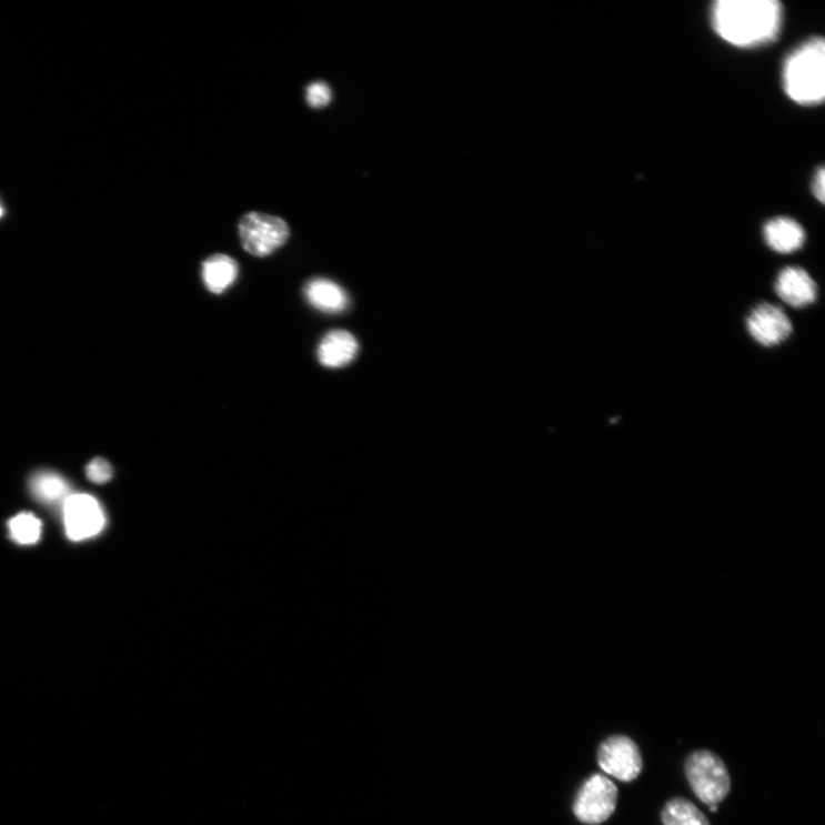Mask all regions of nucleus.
Listing matches in <instances>:
<instances>
[{
    "label": "nucleus",
    "instance_id": "obj_5",
    "mask_svg": "<svg viewBox=\"0 0 825 825\" xmlns=\"http://www.w3.org/2000/svg\"><path fill=\"white\" fill-rule=\"evenodd\" d=\"M618 788L612 779L595 774L580 788L573 813L584 824L597 825L612 816L617 807Z\"/></svg>",
    "mask_w": 825,
    "mask_h": 825
},
{
    "label": "nucleus",
    "instance_id": "obj_4",
    "mask_svg": "<svg viewBox=\"0 0 825 825\" xmlns=\"http://www.w3.org/2000/svg\"><path fill=\"white\" fill-rule=\"evenodd\" d=\"M242 247L250 255L266 258L290 239V227L282 219L261 212L244 214L239 224Z\"/></svg>",
    "mask_w": 825,
    "mask_h": 825
},
{
    "label": "nucleus",
    "instance_id": "obj_21",
    "mask_svg": "<svg viewBox=\"0 0 825 825\" xmlns=\"http://www.w3.org/2000/svg\"><path fill=\"white\" fill-rule=\"evenodd\" d=\"M3 214H4V209L2 208V205H0V219L3 218Z\"/></svg>",
    "mask_w": 825,
    "mask_h": 825
},
{
    "label": "nucleus",
    "instance_id": "obj_17",
    "mask_svg": "<svg viewBox=\"0 0 825 825\" xmlns=\"http://www.w3.org/2000/svg\"><path fill=\"white\" fill-rule=\"evenodd\" d=\"M306 100L312 109H322L332 100V90L325 82H314L308 87Z\"/></svg>",
    "mask_w": 825,
    "mask_h": 825
},
{
    "label": "nucleus",
    "instance_id": "obj_16",
    "mask_svg": "<svg viewBox=\"0 0 825 825\" xmlns=\"http://www.w3.org/2000/svg\"><path fill=\"white\" fill-rule=\"evenodd\" d=\"M41 521L31 514H21L11 520L10 531L16 542L22 545L38 543L41 535Z\"/></svg>",
    "mask_w": 825,
    "mask_h": 825
},
{
    "label": "nucleus",
    "instance_id": "obj_2",
    "mask_svg": "<svg viewBox=\"0 0 825 825\" xmlns=\"http://www.w3.org/2000/svg\"><path fill=\"white\" fill-rule=\"evenodd\" d=\"M785 93L803 105H816L825 97V44L813 38L794 50L783 64Z\"/></svg>",
    "mask_w": 825,
    "mask_h": 825
},
{
    "label": "nucleus",
    "instance_id": "obj_14",
    "mask_svg": "<svg viewBox=\"0 0 825 825\" xmlns=\"http://www.w3.org/2000/svg\"><path fill=\"white\" fill-rule=\"evenodd\" d=\"M662 821L664 825H711L705 814L684 798L670 801L663 809Z\"/></svg>",
    "mask_w": 825,
    "mask_h": 825
},
{
    "label": "nucleus",
    "instance_id": "obj_15",
    "mask_svg": "<svg viewBox=\"0 0 825 825\" xmlns=\"http://www.w3.org/2000/svg\"><path fill=\"white\" fill-rule=\"evenodd\" d=\"M31 491L41 501L53 504L69 496V486L66 480L56 473L43 472L36 475L30 483Z\"/></svg>",
    "mask_w": 825,
    "mask_h": 825
},
{
    "label": "nucleus",
    "instance_id": "obj_20",
    "mask_svg": "<svg viewBox=\"0 0 825 825\" xmlns=\"http://www.w3.org/2000/svg\"><path fill=\"white\" fill-rule=\"evenodd\" d=\"M710 811H711L712 813H716L717 811H720V808H717V806H716V805H714V806H710Z\"/></svg>",
    "mask_w": 825,
    "mask_h": 825
},
{
    "label": "nucleus",
    "instance_id": "obj_1",
    "mask_svg": "<svg viewBox=\"0 0 825 825\" xmlns=\"http://www.w3.org/2000/svg\"><path fill=\"white\" fill-rule=\"evenodd\" d=\"M711 21L727 43L755 48L777 39L783 8L776 0H717L711 9Z\"/></svg>",
    "mask_w": 825,
    "mask_h": 825
},
{
    "label": "nucleus",
    "instance_id": "obj_8",
    "mask_svg": "<svg viewBox=\"0 0 825 825\" xmlns=\"http://www.w3.org/2000/svg\"><path fill=\"white\" fill-rule=\"evenodd\" d=\"M746 329L751 338L765 348L782 344L794 332L791 318L771 303H762L749 312Z\"/></svg>",
    "mask_w": 825,
    "mask_h": 825
},
{
    "label": "nucleus",
    "instance_id": "obj_18",
    "mask_svg": "<svg viewBox=\"0 0 825 825\" xmlns=\"http://www.w3.org/2000/svg\"><path fill=\"white\" fill-rule=\"evenodd\" d=\"M87 476L95 484L110 482L113 477L112 465L104 459H94L88 464Z\"/></svg>",
    "mask_w": 825,
    "mask_h": 825
},
{
    "label": "nucleus",
    "instance_id": "obj_9",
    "mask_svg": "<svg viewBox=\"0 0 825 825\" xmlns=\"http://www.w3.org/2000/svg\"><path fill=\"white\" fill-rule=\"evenodd\" d=\"M775 293L787 305L804 309L815 303L817 284L811 274L797 266L783 269L775 281Z\"/></svg>",
    "mask_w": 825,
    "mask_h": 825
},
{
    "label": "nucleus",
    "instance_id": "obj_19",
    "mask_svg": "<svg viewBox=\"0 0 825 825\" xmlns=\"http://www.w3.org/2000/svg\"><path fill=\"white\" fill-rule=\"evenodd\" d=\"M812 190L814 197L821 202L824 203L825 200V171L823 168L817 169L815 172Z\"/></svg>",
    "mask_w": 825,
    "mask_h": 825
},
{
    "label": "nucleus",
    "instance_id": "obj_6",
    "mask_svg": "<svg viewBox=\"0 0 825 825\" xmlns=\"http://www.w3.org/2000/svg\"><path fill=\"white\" fill-rule=\"evenodd\" d=\"M597 762L606 774L623 782L634 781L643 769L638 746L623 735L608 737L600 745Z\"/></svg>",
    "mask_w": 825,
    "mask_h": 825
},
{
    "label": "nucleus",
    "instance_id": "obj_12",
    "mask_svg": "<svg viewBox=\"0 0 825 825\" xmlns=\"http://www.w3.org/2000/svg\"><path fill=\"white\" fill-rule=\"evenodd\" d=\"M306 301L316 310L328 313L344 311L349 298L341 285L329 279H313L304 289Z\"/></svg>",
    "mask_w": 825,
    "mask_h": 825
},
{
    "label": "nucleus",
    "instance_id": "obj_3",
    "mask_svg": "<svg viewBox=\"0 0 825 825\" xmlns=\"http://www.w3.org/2000/svg\"><path fill=\"white\" fill-rule=\"evenodd\" d=\"M686 775L696 797L705 805L722 803L732 782L725 763L706 749L694 752L686 762Z\"/></svg>",
    "mask_w": 825,
    "mask_h": 825
},
{
    "label": "nucleus",
    "instance_id": "obj_10",
    "mask_svg": "<svg viewBox=\"0 0 825 825\" xmlns=\"http://www.w3.org/2000/svg\"><path fill=\"white\" fill-rule=\"evenodd\" d=\"M764 239L777 254L796 253L806 241L804 228L793 219L776 218L764 227Z\"/></svg>",
    "mask_w": 825,
    "mask_h": 825
},
{
    "label": "nucleus",
    "instance_id": "obj_7",
    "mask_svg": "<svg viewBox=\"0 0 825 825\" xmlns=\"http://www.w3.org/2000/svg\"><path fill=\"white\" fill-rule=\"evenodd\" d=\"M66 532L71 541L80 542L97 535L105 519L99 502L89 494H71L63 502Z\"/></svg>",
    "mask_w": 825,
    "mask_h": 825
},
{
    "label": "nucleus",
    "instance_id": "obj_13",
    "mask_svg": "<svg viewBox=\"0 0 825 825\" xmlns=\"http://www.w3.org/2000/svg\"><path fill=\"white\" fill-rule=\"evenodd\" d=\"M238 263L227 255H213L202 266V278L209 292L224 293L237 280Z\"/></svg>",
    "mask_w": 825,
    "mask_h": 825
},
{
    "label": "nucleus",
    "instance_id": "obj_11",
    "mask_svg": "<svg viewBox=\"0 0 825 825\" xmlns=\"http://www.w3.org/2000/svg\"><path fill=\"white\" fill-rule=\"evenodd\" d=\"M358 353L355 339L345 331L330 332L322 339L318 348V359L321 365L339 369L349 365Z\"/></svg>",
    "mask_w": 825,
    "mask_h": 825
}]
</instances>
